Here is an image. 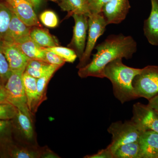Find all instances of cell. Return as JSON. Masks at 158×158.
<instances>
[{
    "instance_id": "21",
    "label": "cell",
    "mask_w": 158,
    "mask_h": 158,
    "mask_svg": "<svg viewBox=\"0 0 158 158\" xmlns=\"http://www.w3.org/2000/svg\"><path fill=\"white\" fill-rule=\"evenodd\" d=\"M114 158H141L138 141L121 145L114 152Z\"/></svg>"
},
{
    "instance_id": "10",
    "label": "cell",
    "mask_w": 158,
    "mask_h": 158,
    "mask_svg": "<svg viewBox=\"0 0 158 158\" xmlns=\"http://www.w3.org/2000/svg\"><path fill=\"white\" fill-rule=\"evenodd\" d=\"M0 48L7 59L11 71H25L30 59L15 43L2 40L0 41Z\"/></svg>"
},
{
    "instance_id": "14",
    "label": "cell",
    "mask_w": 158,
    "mask_h": 158,
    "mask_svg": "<svg viewBox=\"0 0 158 158\" xmlns=\"http://www.w3.org/2000/svg\"><path fill=\"white\" fill-rule=\"evenodd\" d=\"M31 27L26 25L12 12L8 31L4 40L16 43L30 36Z\"/></svg>"
},
{
    "instance_id": "32",
    "label": "cell",
    "mask_w": 158,
    "mask_h": 158,
    "mask_svg": "<svg viewBox=\"0 0 158 158\" xmlns=\"http://www.w3.org/2000/svg\"><path fill=\"white\" fill-rule=\"evenodd\" d=\"M110 0H96L94 2L89 5L91 13L98 14L101 12L102 8Z\"/></svg>"
},
{
    "instance_id": "9",
    "label": "cell",
    "mask_w": 158,
    "mask_h": 158,
    "mask_svg": "<svg viewBox=\"0 0 158 158\" xmlns=\"http://www.w3.org/2000/svg\"><path fill=\"white\" fill-rule=\"evenodd\" d=\"M11 11L28 27H42L34 9L27 0H7Z\"/></svg>"
},
{
    "instance_id": "31",
    "label": "cell",
    "mask_w": 158,
    "mask_h": 158,
    "mask_svg": "<svg viewBox=\"0 0 158 158\" xmlns=\"http://www.w3.org/2000/svg\"><path fill=\"white\" fill-rule=\"evenodd\" d=\"M85 158H114L112 151L108 147L105 149L100 150L98 152L92 155H88L84 157Z\"/></svg>"
},
{
    "instance_id": "37",
    "label": "cell",
    "mask_w": 158,
    "mask_h": 158,
    "mask_svg": "<svg viewBox=\"0 0 158 158\" xmlns=\"http://www.w3.org/2000/svg\"><path fill=\"white\" fill-rule=\"evenodd\" d=\"M156 158H158V154L156 156Z\"/></svg>"
},
{
    "instance_id": "33",
    "label": "cell",
    "mask_w": 158,
    "mask_h": 158,
    "mask_svg": "<svg viewBox=\"0 0 158 158\" xmlns=\"http://www.w3.org/2000/svg\"><path fill=\"white\" fill-rule=\"evenodd\" d=\"M9 103L7 98L5 86L3 83H0V104Z\"/></svg>"
},
{
    "instance_id": "11",
    "label": "cell",
    "mask_w": 158,
    "mask_h": 158,
    "mask_svg": "<svg viewBox=\"0 0 158 158\" xmlns=\"http://www.w3.org/2000/svg\"><path fill=\"white\" fill-rule=\"evenodd\" d=\"M130 8L129 0H110L102 7L101 13L107 26L117 24L125 19Z\"/></svg>"
},
{
    "instance_id": "19",
    "label": "cell",
    "mask_w": 158,
    "mask_h": 158,
    "mask_svg": "<svg viewBox=\"0 0 158 158\" xmlns=\"http://www.w3.org/2000/svg\"><path fill=\"white\" fill-rule=\"evenodd\" d=\"M13 119L16 121L18 127L25 138L31 140L34 137V130L32 118L17 109L15 117Z\"/></svg>"
},
{
    "instance_id": "38",
    "label": "cell",
    "mask_w": 158,
    "mask_h": 158,
    "mask_svg": "<svg viewBox=\"0 0 158 158\" xmlns=\"http://www.w3.org/2000/svg\"><path fill=\"white\" fill-rule=\"evenodd\" d=\"M158 4V0H156Z\"/></svg>"
},
{
    "instance_id": "27",
    "label": "cell",
    "mask_w": 158,
    "mask_h": 158,
    "mask_svg": "<svg viewBox=\"0 0 158 158\" xmlns=\"http://www.w3.org/2000/svg\"><path fill=\"white\" fill-rule=\"evenodd\" d=\"M17 111V108L11 104H0V119L12 120L15 117Z\"/></svg>"
},
{
    "instance_id": "35",
    "label": "cell",
    "mask_w": 158,
    "mask_h": 158,
    "mask_svg": "<svg viewBox=\"0 0 158 158\" xmlns=\"http://www.w3.org/2000/svg\"><path fill=\"white\" fill-rule=\"evenodd\" d=\"M27 1L31 3L34 9H37L41 5L43 0H27Z\"/></svg>"
},
{
    "instance_id": "22",
    "label": "cell",
    "mask_w": 158,
    "mask_h": 158,
    "mask_svg": "<svg viewBox=\"0 0 158 158\" xmlns=\"http://www.w3.org/2000/svg\"><path fill=\"white\" fill-rule=\"evenodd\" d=\"M51 64L42 60L30 59L26 66L25 72L36 78H39L48 70Z\"/></svg>"
},
{
    "instance_id": "2",
    "label": "cell",
    "mask_w": 158,
    "mask_h": 158,
    "mask_svg": "<svg viewBox=\"0 0 158 158\" xmlns=\"http://www.w3.org/2000/svg\"><path fill=\"white\" fill-rule=\"evenodd\" d=\"M141 70V69L133 68L125 65L121 58L113 60L105 66L104 77L111 81L114 96L122 104L137 98L133 81Z\"/></svg>"
},
{
    "instance_id": "12",
    "label": "cell",
    "mask_w": 158,
    "mask_h": 158,
    "mask_svg": "<svg viewBox=\"0 0 158 158\" xmlns=\"http://www.w3.org/2000/svg\"><path fill=\"white\" fill-rule=\"evenodd\" d=\"M141 158H156L158 154V133L147 131L141 134L138 140Z\"/></svg>"
},
{
    "instance_id": "4",
    "label": "cell",
    "mask_w": 158,
    "mask_h": 158,
    "mask_svg": "<svg viewBox=\"0 0 158 158\" xmlns=\"http://www.w3.org/2000/svg\"><path fill=\"white\" fill-rule=\"evenodd\" d=\"M112 135V141L108 147L114 155L116 150L123 144L138 141L143 131L131 120L113 123L108 129Z\"/></svg>"
},
{
    "instance_id": "20",
    "label": "cell",
    "mask_w": 158,
    "mask_h": 158,
    "mask_svg": "<svg viewBox=\"0 0 158 158\" xmlns=\"http://www.w3.org/2000/svg\"><path fill=\"white\" fill-rule=\"evenodd\" d=\"M62 66L51 65L48 70L42 77L37 79V90L38 102L40 105L47 99L46 93L48 85L54 73Z\"/></svg>"
},
{
    "instance_id": "26",
    "label": "cell",
    "mask_w": 158,
    "mask_h": 158,
    "mask_svg": "<svg viewBox=\"0 0 158 158\" xmlns=\"http://www.w3.org/2000/svg\"><path fill=\"white\" fill-rule=\"evenodd\" d=\"M39 19L44 25L48 28H53L58 26L59 18L55 12L51 10L43 11L39 16Z\"/></svg>"
},
{
    "instance_id": "34",
    "label": "cell",
    "mask_w": 158,
    "mask_h": 158,
    "mask_svg": "<svg viewBox=\"0 0 158 158\" xmlns=\"http://www.w3.org/2000/svg\"><path fill=\"white\" fill-rule=\"evenodd\" d=\"M148 105L158 112V95L148 100Z\"/></svg>"
},
{
    "instance_id": "24",
    "label": "cell",
    "mask_w": 158,
    "mask_h": 158,
    "mask_svg": "<svg viewBox=\"0 0 158 158\" xmlns=\"http://www.w3.org/2000/svg\"><path fill=\"white\" fill-rule=\"evenodd\" d=\"M43 152L28 148L12 146L9 150V154L11 157L14 158H42Z\"/></svg>"
},
{
    "instance_id": "40",
    "label": "cell",
    "mask_w": 158,
    "mask_h": 158,
    "mask_svg": "<svg viewBox=\"0 0 158 158\" xmlns=\"http://www.w3.org/2000/svg\"><path fill=\"white\" fill-rule=\"evenodd\" d=\"M157 112V113H158V112Z\"/></svg>"
},
{
    "instance_id": "8",
    "label": "cell",
    "mask_w": 158,
    "mask_h": 158,
    "mask_svg": "<svg viewBox=\"0 0 158 158\" xmlns=\"http://www.w3.org/2000/svg\"><path fill=\"white\" fill-rule=\"evenodd\" d=\"M74 20L73 35L68 45L76 53L77 58L81 59L86 47L87 32L88 30V16L83 14H73Z\"/></svg>"
},
{
    "instance_id": "23",
    "label": "cell",
    "mask_w": 158,
    "mask_h": 158,
    "mask_svg": "<svg viewBox=\"0 0 158 158\" xmlns=\"http://www.w3.org/2000/svg\"><path fill=\"white\" fill-rule=\"evenodd\" d=\"M12 15V12L6 3H0V41L5 38Z\"/></svg>"
},
{
    "instance_id": "5",
    "label": "cell",
    "mask_w": 158,
    "mask_h": 158,
    "mask_svg": "<svg viewBox=\"0 0 158 158\" xmlns=\"http://www.w3.org/2000/svg\"><path fill=\"white\" fill-rule=\"evenodd\" d=\"M24 72L23 71H11L4 86L9 103L31 117L32 114L28 107L23 84V75Z\"/></svg>"
},
{
    "instance_id": "6",
    "label": "cell",
    "mask_w": 158,
    "mask_h": 158,
    "mask_svg": "<svg viewBox=\"0 0 158 158\" xmlns=\"http://www.w3.org/2000/svg\"><path fill=\"white\" fill-rule=\"evenodd\" d=\"M88 39L85 52L77 67L78 69L90 62V56L94 49L95 48L97 41L104 33L107 26L101 12L98 14L91 13L88 16Z\"/></svg>"
},
{
    "instance_id": "36",
    "label": "cell",
    "mask_w": 158,
    "mask_h": 158,
    "mask_svg": "<svg viewBox=\"0 0 158 158\" xmlns=\"http://www.w3.org/2000/svg\"><path fill=\"white\" fill-rule=\"evenodd\" d=\"M96 0H88V3H89V5L92 4L93 2H94Z\"/></svg>"
},
{
    "instance_id": "17",
    "label": "cell",
    "mask_w": 158,
    "mask_h": 158,
    "mask_svg": "<svg viewBox=\"0 0 158 158\" xmlns=\"http://www.w3.org/2000/svg\"><path fill=\"white\" fill-rule=\"evenodd\" d=\"M59 6L63 11H67L69 15L73 14L90 15L91 14L88 0H58Z\"/></svg>"
},
{
    "instance_id": "28",
    "label": "cell",
    "mask_w": 158,
    "mask_h": 158,
    "mask_svg": "<svg viewBox=\"0 0 158 158\" xmlns=\"http://www.w3.org/2000/svg\"><path fill=\"white\" fill-rule=\"evenodd\" d=\"M11 72L7 59L0 48V78L2 83H6Z\"/></svg>"
},
{
    "instance_id": "25",
    "label": "cell",
    "mask_w": 158,
    "mask_h": 158,
    "mask_svg": "<svg viewBox=\"0 0 158 158\" xmlns=\"http://www.w3.org/2000/svg\"><path fill=\"white\" fill-rule=\"evenodd\" d=\"M44 48L54 52L61 57L65 62L73 63L77 58L75 52L69 48L57 46L53 47Z\"/></svg>"
},
{
    "instance_id": "15",
    "label": "cell",
    "mask_w": 158,
    "mask_h": 158,
    "mask_svg": "<svg viewBox=\"0 0 158 158\" xmlns=\"http://www.w3.org/2000/svg\"><path fill=\"white\" fill-rule=\"evenodd\" d=\"M23 81L28 107L31 114L34 115L40 106L37 94V78L24 72L23 73Z\"/></svg>"
},
{
    "instance_id": "16",
    "label": "cell",
    "mask_w": 158,
    "mask_h": 158,
    "mask_svg": "<svg viewBox=\"0 0 158 158\" xmlns=\"http://www.w3.org/2000/svg\"><path fill=\"white\" fill-rule=\"evenodd\" d=\"M14 43L30 59L45 61V50L34 42L31 36Z\"/></svg>"
},
{
    "instance_id": "13",
    "label": "cell",
    "mask_w": 158,
    "mask_h": 158,
    "mask_svg": "<svg viewBox=\"0 0 158 158\" xmlns=\"http://www.w3.org/2000/svg\"><path fill=\"white\" fill-rule=\"evenodd\" d=\"M152 9L149 17L144 22V34L152 45L158 46V4L156 0H151Z\"/></svg>"
},
{
    "instance_id": "30",
    "label": "cell",
    "mask_w": 158,
    "mask_h": 158,
    "mask_svg": "<svg viewBox=\"0 0 158 158\" xmlns=\"http://www.w3.org/2000/svg\"><path fill=\"white\" fill-rule=\"evenodd\" d=\"M11 126L10 120L0 119V143L9 135Z\"/></svg>"
},
{
    "instance_id": "3",
    "label": "cell",
    "mask_w": 158,
    "mask_h": 158,
    "mask_svg": "<svg viewBox=\"0 0 158 158\" xmlns=\"http://www.w3.org/2000/svg\"><path fill=\"white\" fill-rule=\"evenodd\" d=\"M133 86L137 98L149 100L158 95V66L148 65L141 69L133 80Z\"/></svg>"
},
{
    "instance_id": "18",
    "label": "cell",
    "mask_w": 158,
    "mask_h": 158,
    "mask_svg": "<svg viewBox=\"0 0 158 158\" xmlns=\"http://www.w3.org/2000/svg\"><path fill=\"white\" fill-rule=\"evenodd\" d=\"M30 36L34 42L43 48L59 46L56 38L47 30L42 28V27H33L31 29Z\"/></svg>"
},
{
    "instance_id": "29",
    "label": "cell",
    "mask_w": 158,
    "mask_h": 158,
    "mask_svg": "<svg viewBox=\"0 0 158 158\" xmlns=\"http://www.w3.org/2000/svg\"><path fill=\"white\" fill-rule=\"evenodd\" d=\"M45 50V62L51 65H59L62 66L65 62L58 55L52 51Z\"/></svg>"
},
{
    "instance_id": "1",
    "label": "cell",
    "mask_w": 158,
    "mask_h": 158,
    "mask_svg": "<svg viewBox=\"0 0 158 158\" xmlns=\"http://www.w3.org/2000/svg\"><path fill=\"white\" fill-rule=\"evenodd\" d=\"M96 54L87 65L79 69L78 74L82 78L88 77L104 78L105 66L119 58L130 59L137 51V43L131 36L123 34L108 36L97 45Z\"/></svg>"
},
{
    "instance_id": "39",
    "label": "cell",
    "mask_w": 158,
    "mask_h": 158,
    "mask_svg": "<svg viewBox=\"0 0 158 158\" xmlns=\"http://www.w3.org/2000/svg\"><path fill=\"white\" fill-rule=\"evenodd\" d=\"M3 1H7V0H3Z\"/></svg>"
},
{
    "instance_id": "7",
    "label": "cell",
    "mask_w": 158,
    "mask_h": 158,
    "mask_svg": "<svg viewBox=\"0 0 158 158\" xmlns=\"http://www.w3.org/2000/svg\"><path fill=\"white\" fill-rule=\"evenodd\" d=\"M142 131H153L158 133V114L148 105L136 103L133 107L131 119Z\"/></svg>"
}]
</instances>
